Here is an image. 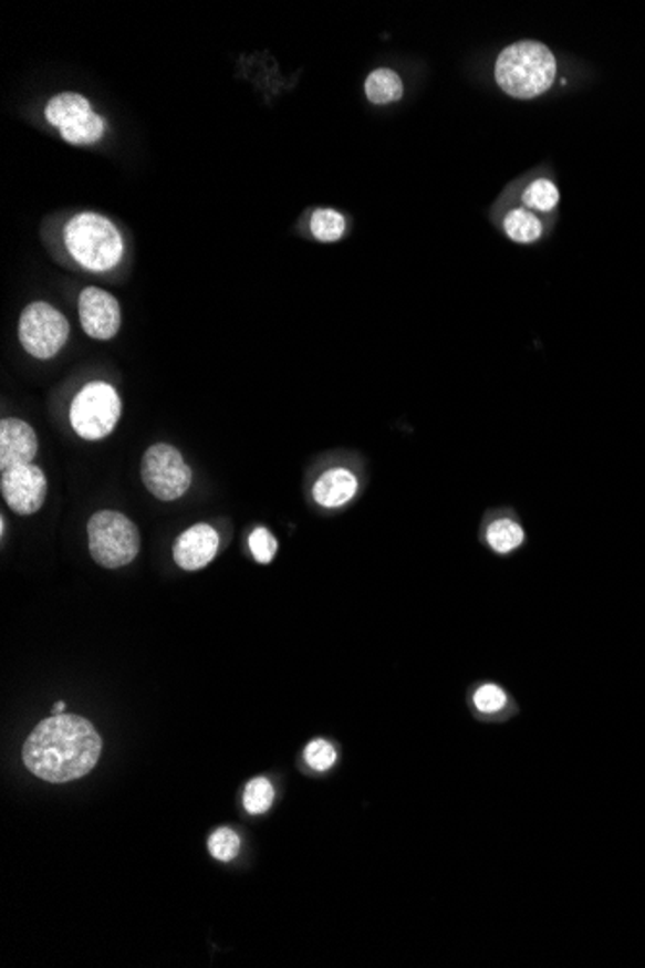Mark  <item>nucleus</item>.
I'll use <instances>...</instances> for the list:
<instances>
[{
  "instance_id": "obj_1",
  "label": "nucleus",
  "mask_w": 645,
  "mask_h": 968,
  "mask_svg": "<svg viewBox=\"0 0 645 968\" xmlns=\"http://www.w3.org/2000/svg\"><path fill=\"white\" fill-rule=\"evenodd\" d=\"M100 732L85 717H49L33 729L23 745L25 768L49 783H69L84 778L100 762Z\"/></svg>"
},
{
  "instance_id": "obj_2",
  "label": "nucleus",
  "mask_w": 645,
  "mask_h": 968,
  "mask_svg": "<svg viewBox=\"0 0 645 968\" xmlns=\"http://www.w3.org/2000/svg\"><path fill=\"white\" fill-rule=\"evenodd\" d=\"M556 76L553 53L538 41L507 46L495 62V80L502 92L517 100H533L551 90Z\"/></svg>"
},
{
  "instance_id": "obj_3",
  "label": "nucleus",
  "mask_w": 645,
  "mask_h": 968,
  "mask_svg": "<svg viewBox=\"0 0 645 968\" xmlns=\"http://www.w3.org/2000/svg\"><path fill=\"white\" fill-rule=\"evenodd\" d=\"M64 244L77 266L103 273L121 263L124 240L111 219L95 211L74 215L64 229Z\"/></svg>"
},
{
  "instance_id": "obj_4",
  "label": "nucleus",
  "mask_w": 645,
  "mask_h": 968,
  "mask_svg": "<svg viewBox=\"0 0 645 968\" xmlns=\"http://www.w3.org/2000/svg\"><path fill=\"white\" fill-rule=\"evenodd\" d=\"M90 553L105 569H121L139 553L136 524L116 511H100L87 522Z\"/></svg>"
},
{
  "instance_id": "obj_5",
  "label": "nucleus",
  "mask_w": 645,
  "mask_h": 968,
  "mask_svg": "<svg viewBox=\"0 0 645 968\" xmlns=\"http://www.w3.org/2000/svg\"><path fill=\"white\" fill-rule=\"evenodd\" d=\"M121 416V397L107 382L87 383L70 406V424L87 441H100L113 434Z\"/></svg>"
},
{
  "instance_id": "obj_6",
  "label": "nucleus",
  "mask_w": 645,
  "mask_h": 968,
  "mask_svg": "<svg viewBox=\"0 0 645 968\" xmlns=\"http://www.w3.org/2000/svg\"><path fill=\"white\" fill-rule=\"evenodd\" d=\"M18 336L23 351L33 358H53L69 341L70 323L54 305L33 302L23 308Z\"/></svg>"
},
{
  "instance_id": "obj_7",
  "label": "nucleus",
  "mask_w": 645,
  "mask_h": 968,
  "mask_svg": "<svg viewBox=\"0 0 645 968\" xmlns=\"http://www.w3.org/2000/svg\"><path fill=\"white\" fill-rule=\"evenodd\" d=\"M46 123L59 128L62 139L72 145L97 144L105 136V121L93 111L84 95L64 92L46 103Z\"/></svg>"
},
{
  "instance_id": "obj_8",
  "label": "nucleus",
  "mask_w": 645,
  "mask_h": 968,
  "mask_svg": "<svg viewBox=\"0 0 645 968\" xmlns=\"http://www.w3.org/2000/svg\"><path fill=\"white\" fill-rule=\"evenodd\" d=\"M142 480L147 491L159 501H176L190 489L191 468L186 465L180 450L167 443H157L145 450Z\"/></svg>"
},
{
  "instance_id": "obj_9",
  "label": "nucleus",
  "mask_w": 645,
  "mask_h": 968,
  "mask_svg": "<svg viewBox=\"0 0 645 968\" xmlns=\"http://www.w3.org/2000/svg\"><path fill=\"white\" fill-rule=\"evenodd\" d=\"M0 491L12 511L30 517L45 503V473L35 465L14 466L2 472Z\"/></svg>"
},
{
  "instance_id": "obj_10",
  "label": "nucleus",
  "mask_w": 645,
  "mask_h": 968,
  "mask_svg": "<svg viewBox=\"0 0 645 968\" xmlns=\"http://www.w3.org/2000/svg\"><path fill=\"white\" fill-rule=\"evenodd\" d=\"M77 310H80L82 329H84L85 335L92 336V339L108 341L121 331V304L113 294H108L107 290L97 289V287H87V289L82 290Z\"/></svg>"
},
{
  "instance_id": "obj_11",
  "label": "nucleus",
  "mask_w": 645,
  "mask_h": 968,
  "mask_svg": "<svg viewBox=\"0 0 645 968\" xmlns=\"http://www.w3.org/2000/svg\"><path fill=\"white\" fill-rule=\"evenodd\" d=\"M219 551V534L209 524H196L176 538L173 555L184 571L206 569Z\"/></svg>"
},
{
  "instance_id": "obj_12",
  "label": "nucleus",
  "mask_w": 645,
  "mask_h": 968,
  "mask_svg": "<svg viewBox=\"0 0 645 968\" xmlns=\"http://www.w3.org/2000/svg\"><path fill=\"white\" fill-rule=\"evenodd\" d=\"M38 435L33 427L18 418L0 421V468L2 472L14 466L31 465L38 455Z\"/></svg>"
},
{
  "instance_id": "obj_13",
  "label": "nucleus",
  "mask_w": 645,
  "mask_h": 968,
  "mask_svg": "<svg viewBox=\"0 0 645 968\" xmlns=\"http://www.w3.org/2000/svg\"><path fill=\"white\" fill-rule=\"evenodd\" d=\"M357 493V478L346 468H331L321 473L313 486L315 503L325 509H339Z\"/></svg>"
},
{
  "instance_id": "obj_14",
  "label": "nucleus",
  "mask_w": 645,
  "mask_h": 968,
  "mask_svg": "<svg viewBox=\"0 0 645 968\" xmlns=\"http://www.w3.org/2000/svg\"><path fill=\"white\" fill-rule=\"evenodd\" d=\"M486 542L495 553L507 555L522 548L526 542V532L522 524L512 517H501L489 522L486 530Z\"/></svg>"
},
{
  "instance_id": "obj_15",
  "label": "nucleus",
  "mask_w": 645,
  "mask_h": 968,
  "mask_svg": "<svg viewBox=\"0 0 645 968\" xmlns=\"http://www.w3.org/2000/svg\"><path fill=\"white\" fill-rule=\"evenodd\" d=\"M365 95L373 105L395 103V101L403 100V80L391 69L373 70L365 80Z\"/></svg>"
},
{
  "instance_id": "obj_16",
  "label": "nucleus",
  "mask_w": 645,
  "mask_h": 968,
  "mask_svg": "<svg viewBox=\"0 0 645 968\" xmlns=\"http://www.w3.org/2000/svg\"><path fill=\"white\" fill-rule=\"evenodd\" d=\"M504 230H507L510 240H514L518 244H532V242H535L541 237L543 227H541V221L530 209L518 207V209H512L507 215Z\"/></svg>"
},
{
  "instance_id": "obj_17",
  "label": "nucleus",
  "mask_w": 645,
  "mask_h": 968,
  "mask_svg": "<svg viewBox=\"0 0 645 968\" xmlns=\"http://www.w3.org/2000/svg\"><path fill=\"white\" fill-rule=\"evenodd\" d=\"M310 227H312L313 237L318 238L320 242H336V240H341L344 237L346 221L334 209H318L313 214Z\"/></svg>"
},
{
  "instance_id": "obj_18",
  "label": "nucleus",
  "mask_w": 645,
  "mask_h": 968,
  "mask_svg": "<svg viewBox=\"0 0 645 968\" xmlns=\"http://www.w3.org/2000/svg\"><path fill=\"white\" fill-rule=\"evenodd\" d=\"M274 789L266 778L251 779L243 791V806L250 814H266L273 806Z\"/></svg>"
},
{
  "instance_id": "obj_19",
  "label": "nucleus",
  "mask_w": 645,
  "mask_h": 968,
  "mask_svg": "<svg viewBox=\"0 0 645 968\" xmlns=\"http://www.w3.org/2000/svg\"><path fill=\"white\" fill-rule=\"evenodd\" d=\"M522 201H524L526 207L535 209V211H545L547 214V211H551L559 204V190H556V186L551 180L539 178V180H533L526 188L524 194H522Z\"/></svg>"
},
{
  "instance_id": "obj_20",
  "label": "nucleus",
  "mask_w": 645,
  "mask_h": 968,
  "mask_svg": "<svg viewBox=\"0 0 645 968\" xmlns=\"http://www.w3.org/2000/svg\"><path fill=\"white\" fill-rule=\"evenodd\" d=\"M471 701L481 716H497L509 706V694L495 683H486L474 693Z\"/></svg>"
},
{
  "instance_id": "obj_21",
  "label": "nucleus",
  "mask_w": 645,
  "mask_h": 968,
  "mask_svg": "<svg viewBox=\"0 0 645 968\" xmlns=\"http://www.w3.org/2000/svg\"><path fill=\"white\" fill-rule=\"evenodd\" d=\"M305 762L313 771H329L336 763V748L329 740L315 739L305 747Z\"/></svg>"
},
{
  "instance_id": "obj_22",
  "label": "nucleus",
  "mask_w": 645,
  "mask_h": 968,
  "mask_svg": "<svg viewBox=\"0 0 645 968\" xmlns=\"http://www.w3.org/2000/svg\"><path fill=\"white\" fill-rule=\"evenodd\" d=\"M238 851H240V837L236 835V831L219 828L209 837V853L214 854L217 861L230 862Z\"/></svg>"
},
{
  "instance_id": "obj_23",
  "label": "nucleus",
  "mask_w": 645,
  "mask_h": 968,
  "mask_svg": "<svg viewBox=\"0 0 645 968\" xmlns=\"http://www.w3.org/2000/svg\"><path fill=\"white\" fill-rule=\"evenodd\" d=\"M277 550H279V543H277L274 535L271 534L269 530H266V528H258V530L251 532L250 551L251 555L256 556L258 563H271L274 555H277Z\"/></svg>"
},
{
  "instance_id": "obj_24",
  "label": "nucleus",
  "mask_w": 645,
  "mask_h": 968,
  "mask_svg": "<svg viewBox=\"0 0 645 968\" xmlns=\"http://www.w3.org/2000/svg\"><path fill=\"white\" fill-rule=\"evenodd\" d=\"M64 709H66V704L64 701H59L56 706L53 708V716H59V714H64Z\"/></svg>"
}]
</instances>
